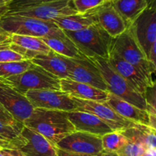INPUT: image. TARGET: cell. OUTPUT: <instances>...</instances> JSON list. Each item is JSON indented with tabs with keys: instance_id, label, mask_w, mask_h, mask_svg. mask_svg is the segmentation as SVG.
<instances>
[{
	"instance_id": "41",
	"label": "cell",
	"mask_w": 156,
	"mask_h": 156,
	"mask_svg": "<svg viewBox=\"0 0 156 156\" xmlns=\"http://www.w3.org/2000/svg\"><path fill=\"white\" fill-rule=\"evenodd\" d=\"M9 9H8V6H5V7H0V17L4 15L6 12H8Z\"/></svg>"
},
{
	"instance_id": "26",
	"label": "cell",
	"mask_w": 156,
	"mask_h": 156,
	"mask_svg": "<svg viewBox=\"0 0 156 156\" xmlns=\"http://www.w3.org/2000/svg\"><path fill=\"white\" fill-rule=\"evenodd\" d=\"M101 143L104 152H117L128 143V140L121 132L113 131L101 136Z\"/></svg>"
},
{
	"instance_id": "9",
	"label": "cell",
	"mask_w": 156,
	"mask_h": 156,
	"mask_svg": "<svg viewBox=\"0 0 156 156\" xmlns=\"http://www.w3.org/2000/svg\"><path fill=\"white\" fill-rule=\"evenodd\" d=\"M77 13L78 12L72 4L71 0H51L19 10L8 12L5 14L29 17L43 21H53L59 17Z\"/></svg>"
},
{
	"instance_id": "33",
	"label": "cell",
	"mask_w": 156,
	"mask_h": 156,
	"mask_svg": "<svg viewBox=\"0 0 156 156\" xmlns=\"http://www.w3.org/2000/svg\"><path fill=\"white\" fill-rule=\"evenodd\" d=\"M12 35L0 27V50L10 48L12 42Z\"/></svg>"
},
{
	"instance_id": "17",
	"label": "cell",
	"mask_w": 156,
	"mask_h": 156,
	"mask_svg": "<svg viewBox=\"0 0 156 156\" xmlns=\"http://www.w3.org/2000/svg\"><path fill=\"white\" fill-rule=\"evenodd\" d=\"M66 114L69 120L74 126L75 131L88 133L100 137L113 132L108 124L91 113L73 111L66 112Z\"/></svg>"
},
{
	"instance_id": "1",
	"label": "cell",
	"mask_w": 156,
	"mask_h": 156,
	"mask_svg": "<svg viewBox=\"0 0 156 156\" xmlns=\"http://www.w3.org/2000/svg\"><path fill=\"white\" fill-rule=\"evenodd\" d=\"M23 125L41 134L54 146L75 131L66 112L57 110L34 108Z\"/></svg>"
},
{
	"instance_id": "20",
	"label": "cell",
	"mask_w": 156,
	"mask_h": 156,
	"mask_svg": "<svg viewBox=\"0 0 156 156\" xmlns=\"http://www.w3.org/2000/svg\"><path fill=\"white\" fill-rule=\"evenodd\" d=\"M41 39L50 50L61 56L73 59H82L86 57L81 53L76 44L61 29Z\"/></svg>"
},
{
	"instance_id": "11",
	"label": "cell",
	"mask_w": 156,
	"mask_h": 156,
	"mask_svg": "<svg viewBox=\"0 0 156 156\" xmlns=\"http://www.w3.org/2000/svg\"><path fill=\"white\" fill-rule=\"evenodd\" d=\"M34 108L73 111L76 104L71 96L61 90H31L24 94Z\"/></svg>"
},
{
	"instance_id": "14",
	"label": "cell",
	"mask_w": 156,
	"mask_h": 156,
	"mask_svg": "<svg viewBox=\"0 0 156 156\" xmlns=\"http://www.w3.org/2000/svg\"><path fill=\"white\" fill-rule=\"evenodd\" d=\"M69 79L108 91V88L98 67L88 58H68Z\"/></svg>"
},
{
	"instance_id": "7",
	"label": "cell",
	"mask_w": 156,
	"mask_h": 156,
	"mask_svg": "<svg viewBox=\"0 0 156 156\" xmlns=\"http://www.w3.org/2000/svg\"><path fill=\"white\" fill-rule=\"evenodd\" d=\"M11 143L25 156H58L57 149L41 134L23 126L21 132Z\"/></svg>"
},
{
	"instance_id": "24",
	"label": "cell",
	"mask_w": 156,
	"mask_h": 156,
	"mask_svg": "<svg viewBox=\"0 0 156 156\" xmlns=\"http://www.w3.org/2000/svg\"><path fill=\"white\" fill-rule=\"evenodd\" d=\"M155 129L150 126L136 123L134 126L122 131L121 133L128 141L140 143L146 149H155Z\"/></svg>"
},
{
	"instance_id": "44",
	"label": "cell",
	"mask_w": 156,
	"mask_h": 156,
	"mask_svg": "<svg viewBox=\"0 0 156 156\" xmlns=\"http://www.w3.org/2000/svg\"><path fill=\"white\" fill-rule=\"evenodd\" d=\"M107 1H112V0H107Z\"/></svg>"
},
{
	"instance_id": "36",
	"label": "cell",
	"mask_w": 156,
	"mask_h": 156,
	"mask_svg": "<svg viewBox=\"0 0 156 156\" xmlns=\"http://www.w3.org/2000/svg\"><path fill=\"white\" fill-rule=\"evenodd\" d=\"M2 151L5 156H25L19 149L15 148H3Z\"/></svg>"
},
{
	"instance_id": "22",
	"label": "cell",
	"mask_w": 156,
	"mask_h": 156,
	"mask_svg": "<svg viewBox=\"0 0 156 156\" xmlns=\"http://www.w3.org/2000/svg\"><path fill=\"white\" fill-rule=\"evenodd\" d=\"M53 22L62 30L78 31L95 24L96 21L91 11H88L84 14L77 13L59 17L53 20Z\"/></svg>"
},
{
	"instance_id": "30",
	"label": "cell",
	"mask_w": 156,
	"mask_h": 156,
	"mask_svg": "<svg viewBox=\"0 0 156 156\" xmlns=\"http://www.w3.org/2000/svg\"><path fill=\"white\" fill-rule=\"evenodd\" d=\"M146 150L145 146L140 143L128 141L123 147L115 153L120 156H140Z\"/></svg>"
},
{
	"instance_id": "15",
	"label": "cell",
	"mask_w": 156,
	"mask_h": 156,
	"mask_svg": "<svg viewBox=\"0 0 156 156\" xmlns=\"http://www.w3.org/2000/svg\"><path fill=\"white\" fill-rule=\"evenodd\" d=\"M107 60L110 66L123 77L136 92L144 97L148 88L152 86L155 82V81H149L138 69L122 59L113 50H111Z\"/></svg>"
},
{
	"instance_id": "29",
	"label": "cell",
	"mask_w": 156,
	"mask_h": 156,
	"mask_svg": "<svg viewBox=\"0 0 156 156\" xmlns=\"http://www.w3.org/2000/svg\"><path fill=\"white\" fill-rule=\"evenodd\" d=\"M76 12L79 14H84L91 11L99 5L108 2L107 0H71Z\"/></svg>"
},
{
	"instance_id": "5",
	"label": "cell",
	"mask_w": 156,
	"mask_h": 156,
	"mask_svg": "<svg viewBox=\"0 0 156 156\" xmlns=\"http://www.w3.org/2000/svg\"><path fill=\"white\" fill-rule=\"evenodd\" d=\"M0 27L11 34L43 38L59 30L53 21L5 14L0 17Z\"/></svg>"
},
{
	"instance_id": "10",
	"label": "cell",
	"mask_w": 156,
	"mask_h": 156,
	"mask_svg": "<svg viewBox=\"0 0 156 156\" xmlns=\"http://www.w3.org/2000/svg\"><path fill=\"white\" fill-rule=\"evenodd\" d=\"M0 105L18 123H23L32 114L34 108L24 94L0 78Z\"/></svg>"
},
{
	"instance_id": "39",
	"label": "cell",
	"mask_w": 156,
	"mask_h": 156,
	"mask_svg": "<svg viewBox=\"0 0 156 156\" xmlns=\"http://www.w3.org/2000/svg\"><path fill=\"white\" fill-rule=\"evenodd\" d=\"M140 156H156V149H146Z\"/></svg>"
},
{
	"instance_id": "16",
	"label": "cell",
	"mask_w": 156,
	"mask_h": 156,
	"mask_svg": "<svg viewBox=\"0 0 156 156\" xmlns=\"http://www.w3.org/2000/svg\"><path fill=\"white\" fill-rule=\"evenodd\" d=\"M91 12L96 23L113 38L119 36L127 29V24L114 9L111 1L105 2Z\"/></svg>"
},
{
	"instance_id": "28",
	"label": "cell",
	"mask_w": 156,
	"mask_h": 156,
	"mask_svg": "<svg viewBox=\"0 0 156 156\" xmlns=\"http://www.w3.org/2000/svg\"><path fill=\"white\" fill-rule=\"evenodd\" d=\"M23 124H12L0 120V136L9 141L16 138L22 129Z\"/></svg>"
},
{
	"instance_id": "18",
	"label": "cell",
	"mask_w": 156,
	"mask_h": 156,
	"mask_svg": "<svg viewBox=\"0 0 156 156\" xmlns=\"http://www.w3.org/2000/svg\"><path fill=\"white\" fill-rule=\"evenodd\" d=\"M60 90L75 98L101 102H106L109 93L70 79H60Z\"/></svg>"
},
{
	"instance_id": "3",
	"label": "cell",
	"mask_w": 156,
	"mask_h": 156,
	"mask_svg": "<svg viewBox=\"0 0 156 156\" xmlns=\"http://www.w3.org/2000/svg\"><path fill=\"white\" fill-rule=\"evenodd\" d=\"M98 67L108 88V91L131 105L143 110H146V102L144 96L139 94L131 85L120 76L103 58L94 56L88 58Z\"/></svg>"
},
{
	"instance_id": "35",
	"label": "cell",
	"mask_w": 156,
	"mask_h": 156,
	"mask_svg": "<svg viewBox=\"0 0 156 156\" xmlns=\"http://www.w3.org/2000/svg\"><path fill=\"white\" fill-rule=\"evenodd\" d=\"M0 120H3L5 122H7V123H12V124H23V123L17 122L12 117V116L8 111H6L1 105H0Z\"/></svg>"
},
{
	"instance_id": "19",
	"label": "cell",
	"mask_w": 156,
	"mask_h": 156,
	"mask_svg": "<svg viewBox=\"0 0 156 156\" xmlns=\"http://www.w3.org/2000/svg\"><path fill=\"white\" fill-rule=\"evenodd\" d=\"M106 103L123 118L135 123L150 126L149 116L146 110L140 109L111 93H108Z\"/></svg>"
},
{
	"instance_id": "13",
	"label": "cell",
	"mask_w": 156,
	"mask_h": 156,
	"mask_svg": "<svg viewBox=\"0 0 156 156\" xmlns=\"http://www.w3.org/2000/svg\"><path fill=\"white\" fill-rule=\"evenodd\" d=\"M76 104V111H85L94 114L110 126L113 131L122 132L136 124L116 113L106 102L86 101L72 97Z\"/></svg>"
},
{
	"instance_id": "8",
	"label": "cell",
	"mask_w": 156,
	"mask_h": 156,
	"mask_svg": "<svg viewBox=\"0 0 156 156\" xmlns=\"http://www.w3.org/2000/svg\"><path fill=\"white\" fill-rule=\"evenodd\" d=\"M128 29L148 59L152 46L156 44V7L148 6Z\"/></svg>"
},
{
	"instance_id": "43",
	"label": "cell",
	"mask_w": 156,
	"mask_h": 156,
	"mask_svg": "<svg viewBox=\"0 0 156 156\" xmlns=\"http://www.w3.org/2000/svg\"><path fill=\"white\" fill-rule=\"evenodd\" d=\"M0 156H5V153H4V152H3L2 149H0Z\"/></svg>"
},
{
	"instance_id": "4",
	"label": "cell",
	"mask_w": 156,
	"mask_h": 156,
	"mask_svg": "<svg viewBox=\"0 0 156 156\" xmlns=\"http://www.w3.org/2000/svg\"><path fill=\"white\" fill-rule=\"evenodd\" d=\"M111 50L138 69L149 81L154 82L152 74L155 73L156 67L148 60L128 27L121 34L113 38Z\"/></svg>"
},
{
	"instance_id": "38",
	"label": "cell",
	"mask_w": 156,
	"mask_h": 156,
	"mask_svg": "<svg viewBox=\"0 0 156 156\" xmlns=\"http://www.w3.org/2000/svg\"><path fill=\"white\" fill-rule=\"evenodd\" d=\"M3 148H11V143L9 140L0 136V149Z\"/></svg>"
},
{
	"instance_id": "42",
	"label": "cell",
	"mask_w": 156,
	"mask_h": 156,
	"mask_svg": "<svg viewBox=\"0 0 156 156\" xmlns=\"http://www.w3.org/2000/svg\"><path fill=\"white\" fill-rule=\"evenodd\" d=\"M103 155L104 156H120L117 155V153H115V152H104Z\"/></svg>"
},
{
	"instance_id": "21",
	"label": "cell",
	"mask_w": 156,
	"mask_h": 156,
	"mask_svg": "<svg viewBox=\"0 0 156 156\" xmlns=\"http://www.w3.org/2000/svg\"><path fill=\"white\" fill-rule=\"evenodd\" d=\"M68 57L61 56L50 50L44 54H40L31 59L35 65L41 67L59 79H69Z\"/></svg>"
},
{
	"instance_id": "34",
	"label": "cell",
	"mask_w": 156,
	"mask_h": 156,
	"mask_svg": "<svg viewBox=\"0 0 156 156\" xmlns=\"http://www.w3.org/2000/svg\"><path fill=\"white\" fill-rule=\"evenodd\" d=\"M155 82H154L153 85L152 86L149 87L146 91V94H145V99H146V106L152 107V108H155Z\"/></svg>"
},
{
	"instance_id": "27",
	"label": "cell",
	"mask_w": 156,
	"mask_h": 156,
	"mask_svg": "<svg viewBox=\"0 0 156 156\" xmlns=\"http://www.w3.org/2000/svg\"><path fill=\"white\" fill-rule=\"evenodd\" d=\"M31 60H23L19 62H0V78L6 79L12 76L23 73L33 66Z\"/></svg>"
},
{
	"instance_id": "37",
	"label": "cell",
	"mask_w": 156,
	"mask_h": 156,
	"mask_svg": "<svg viewBox=\"0 0 156 156\" xmlns=\"http://www.w3.org/2000/svg\"><path fill=\"white\" fill-rule=\"evenodd\" d=\"M58 156H104L103 154L101 155H83V154H76L73 153V152H65V151L60 150L57 149Z\"/></svg>"
},
{
	"instance_id": "25",
	"label": "cell",
	"mask_w": 156,
	"mask_h": 156,
	"mask_svg": "<svg viewBox=\"0 0 156 156\" xmlns=\"http://www.w3.org/2000/svg\"><path fill=\"white\" fill-rule=\"evenodd\" d=\"M12 42L37 55L44 54L50 51V49L43 40L36 37L12 34Z\"/></svg>"
},
{
	"instance_id": "32",
	"label": "cell",
	"mask_w": 156,
	"mask_h": 156,
	"mask_svg": "<svg viewBox=\"0 0 156 156\" xmlns=\"http://www.w3.org/2000/svg\"><path fill=\"white\" fill-rule=\"evenodd\" d=\"M23 60H27V59H25L22 56L11 49L0 50V62H19Z\"/></svg>"
},
{
	"instance_id": "6",
	"label": "cell",
	"mask_w": 156,
	"mask_h": 156,
	"mask_svg": "<svg viewBox=\"0 0 156 156\" xmlns=\"http://www.w3.org/2000/svg\"><path fill=\"white\" fill-rule=\"evenodd\" d=\"M5 80L22 94L31 90H60V79L35 64L21 74Z\"/></svg>"
},
{
	"instance_id": "12",
	"label": "cell",
	"mask_w": 156,
	"mask_h": 156,
	"mask_svg": "<svg viewBox=\"0 0 156 156\" xmlns=\"http://www.w3.org/2000/svg\"><path fill=\"white\" fill-rule=\"evenodd\" d=\"M56 148L76 154L101 155L104 153L101 137L80 131H74L56 143Z\"/></svg>"
},
{
	"instance_id": "31",
	"label": "cell",
	"mask_w": 156,
	"mask_h": 156,
	"mask_svg": "<svg viewBox=\"0 0 156 156\" xmlns=\"http://www.w3.org/2000/svg\"><path fill=\"white\" fill-rule=\"evenodd\" d=\"M48 1H51V0H12L8 5V9H9L8 12L19 10V9L30 7V6L35 5Z\"/></svg>"
},
{
	"instance_id": "23",
	"label": "cell",
	"mask_w": 156,
	"mask_h": 156,
	"mask_svg": "<svg viewBox=\"0 0 156 156\" xmlns=\"http://www.w3.org/2000/svg\"><path fill=\"white\" fill-rule=\"evenodd\" d=\"M111 2L128 27L148 7L147 0H112Z\"/></svg>"
},
{
	"instance_id": "2",
	"label": "cell",
	"mask_w": 156,
	"mask_h": 156,
	"mask_svg": "<svg viewBox=\"0 0 156 156\" xmlns=\"http://www.w3.org/2000/svg\"><path fill=\"white\" fill-rule=\"evenodd\" d=\"M63 32L87 58L98 56L108 59L109 57L113 37L97 23L78 31Z\"/></svg>"
},
{
	"instance_id": "40",
	"label": "cell",
	"mask_w": 156,
	"mask_h": 156,
	"mask_svg": "<svg viewBox=\"0 0 156 156\" xmlns=\"http://www.w3.org/2000/svg\"><path fill=\"white\" fill-rule=\"evenodd\" d=\"M12 1V0H0V7L8 6V5H9Z\"/></svg>"
}]
</instances>
